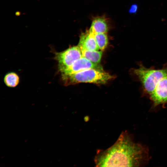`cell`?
I'll list each match as a JSON object with an SVG mask.
<instances>
[{
    "label": "cell",
    "instance_id": "6da1fadb",
    "mask_svg": "<svg viewBox=\"0 0 167 167\" xmlns=\"http://www.w3.org/2000/svg\"><path fill=\"white\" fill-rule=\"evenodd\" d=\"M148 157L146 148L134 142L125 131L111 147L105 150H98L94 161L96 166L136 167L146 162Z\"/></svg>",
    "mask_w": 167,
    "mask_h": 167
},
{
    "label": "cell",
    "instance_id": "7a4b0ae2",
    "mask_svg": "<svg viewBox=\"0 0 167 167\" xmlns=\"http://www.w3.org/2000/svg\"><path fill=\"white\" fill-rule=\"evenodd\" d=\"M132 72L141 83L143 93L149 96L158 83L167 75V64L157 69L147 68L139 63V67L133 69Z\"/></svg>",
    "mask_w": 167,
    "mask_h": 167
},
{
    "label": "cell",
    "instance_id": "3957f363",
    "mask_svg": "<svg viewBox=\"0 0 167 167\" xmlns=\"http://www.w3.org/2000/svg\"><path fill=\"white\" fill-rule=\"evenodd\" d=\"M61 78L65 84L68 85L80 83L104 84L113 79L114 77L103 70L90 68Z\"/></svg>",
    "mask_w": 167,
    "mask_h": 167
},
{
    "label": "cell",
    "instance_id": "277c9868",
    "mask_svg": "<svg viewBox=\"0 0 167 167\" xmlns=\"http://www.w3.org/2000/svg\"><path fill=\"white\" fill-rule=\"evenodd\" d=\"M54 54V59L58 63L59 72L82 57L81 50L78 45L71 47L61 52H55Z\"/></svg>",
    "mask_w": 167,
    "mask_h": 167
},
{
    "label": "cell",
    "instance_id": "5b68a950",
    "mask_svg": "<svg viewBox=\"0 0 167 167\" xmlns=\"http://www.w3.org/2000/svg\"><path fill=\"white\" fill-rule=\"evenodd\" d=\"M90 68L103 70L101 66L99 64L94 63L82 57L75 61L69 66L59 72L62 77Z\"/></svg>",
    "mask_w": 167,
    "mask_h": 167
},
{
    "label": "cell",
    "instance_id": "8992f818",
    "mask_svg": "<svg viewBox=\"0 0 167 167\" xmlns=\"http://www.w3.org/2000/svg\"><path fill=\"white\" fill-rule=\"evenodd\" d=\"M149 96L154 107L167 104V75L158 83Z\"/></svg>",
    "mask_w": 167,
    "mask_h": 167
},
{
    "label": "cell",
    "instance_id": "52a82bcc",
    "mask_svg": "<svg viewBox=\"0 0 167 167\" xmlns=\"http://www.w3.org/2000/svg\"><path fill=\"white\" fill-rule=\"evenodd\" d=\"M80 49L98 50L94 34L89 31L81 34L78 45Z\"/></svg>",
    "mask_w": 167,
    "mask_h": 167
},
{
    "label": "cell",
    "instance_id": "ba28073f",
    "mask_svg": "<svg viewBox=\"0 0 167 167\" xmlns=\"http://www.w3.org/2000/svg\"><path fill=\"white\" fill-rule=\"evenodd\" d=\"M89 31L93 34L106 33L108 31V27L106 20L102 17L95 19L92 22Z\"/></svg>",
    "mask_w": 167,
    "mask_h": 167
},
{
    "label": "cell",
    "instance_id": "9c48e42d",
    "mask_svg": "<svg viewBox=\"0 0 167 167\" xmlns=\"http://www.w3.org/2000/svg\"><path fill=\"white\" fill-rule=\"evenodd\" d=\"M80 49L83 57L94 63H100L102 54V51L89 50L82 49Z\"/></svg>",
    "mask_w": 167,
    "mask_h": 167
},
{
    "label": "cell",
    "instance_id": "30bf717a",
    "mask_svg": "<svg viewBox=\"0 0 167 167\" xmlns=\"http://www.w3.org/2000/svg\"><path fill=\"white\" fill-rule=\"evenodd\" d=\"M4 81L6 85L8 87H15L19 84V78L16 73L10 72L5 75Z\"/></svg>",
    "mask_w": 167,
    "mask_h": 167
},
{
    "label": "cell",
    "instance_id": "8fae6325",
    "mask_svg": "<svg viewBox=\"0 0 167 167\" xmlns=\"http://www.w3.org/2000/svg\"><path fill=\"white\" fill-rule=\"evenodd\" d=\"M97 45L101 50L102 51L106 47L108 42L106 33H97L94 34Z\"/></svg>",
    "mask_w": 167,
    "mask_h": 167
},
{
    "label": "cell",
    "instance_id": "7c38bea8",
    "mask_svg": "<svg viewBox=\"0 0 167 167\" xmlns=\"http://www.w3.org/2000/svg\"><path fill=\"white\" fill-rule=\"evenodd\" d=\"M137 6L136 5L134 4L131 7L130 11L131 13H135L137 11Z\"/></svg>",
    "mask_w": 167,
    "mask_h": 167
}]
</instances>
